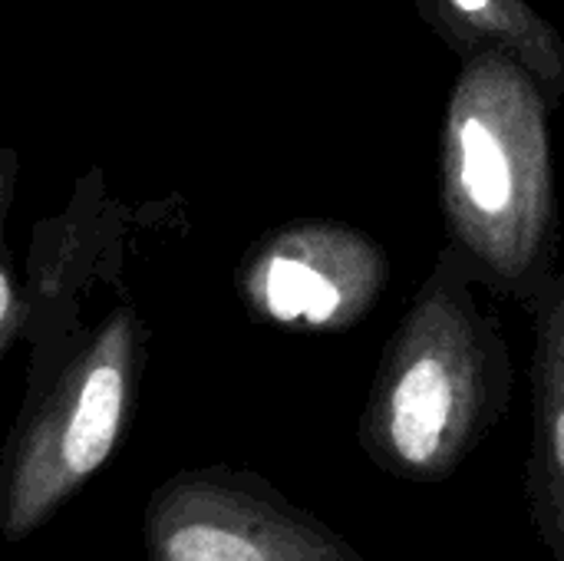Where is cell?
Instances as JSON below:
<instances>
[{"mask_svg":"<svg viewBox=\"0 0 564 561\" xmlns=\"http://www.w3.org/2000/svg\"><path fill=\"white\" fill-rule=\"evenodd\" d=\"M476 284L482 281L446 245L380 354L357 440L393 479L456 476L506 420L512 354Z\"/></svg>","mask_w":564,"mask_h":561,"instance_id":"7a4b0ae2","label":"cell"},{"mask_svg":"<svg viewBox=\"0 0 564 561\" xmlns=\"http://www.w3.org/2000/svg\"><path fill=\"white\" fill-rule=\"evenodd\" d=\"M149 561H367L321 516L241 466H192L142 509Z\"/></svg>","mask_w":564,"mask_h":561,"instance_id":"277c9868","label":"cell"},{"mask_svg":"<svg viewBox=\"0 0 564 561\" xmlns=\"http://www.w3.org/2000/svg\"><path fill=\"white\" fill-rule=\"evenodd\" d=\"M145 367V324L132 304L30 357L23 407L0 460V536L20 546L73 503L116 456Z\"/></svg>","mask_w":564,"mask_h":561,"instance_id":"3957f363","label":"cell"},{"mask_svg":"<svg viewBox=\"0 0 564 561\" xmlns=\"http://www.w3.org/2000/svg\"><path fill=\"white\" fill-rule=\"evenodd\" d=\"M426 26L463 60L502 53L525 66L552 109L564 96V40L532 0H413Z\"/></svg>","mask_w":564,"mask_h":561,"instance_id":"52a82bcc","label":"cell"},{"mask_svg":"<svg viewBox=\"0 0 564 561\" xmlns=\"http://www.w3.org/2000/svg\"><path fill=\"white\" fill-rule=\"evenodd\" d=\"M383 248L340 222H294L248 251L238 291L248 311L291 331H350L383 298Z\"/></svg>","mask_w":564,"mask_h":561,"instance_id":"5b68a950","label":"cell"},{"mask_svg":"<svg viewBox=\"0 0 564 561\" xmlns=\"http://www.w3.org/2000/svg\"><path fill=\"white\" fill-rule=\"evenodd\" d=\"M535 76L502 53L463 60L443 122L449 245L492 294L529 304L558 271V195Z\"/></svg>","mask_w":564,"mask_h":561,"instance_id":"6da1fadb","label":"cell"},{"mask_svg":"<svg viewBox=\"0 0 564 561\" xmlns=\"http://www.w3.org/2000/svg\"><path fill=\"white\" fill-rule=\"evenodd\" d=\"M532 314V450L525 499L552 561H564V274L529 304Z\"/></svg>","mask_w":564,"mask_h":561,"instance_id":"8992f818","label":"cell"}]
</instances>
